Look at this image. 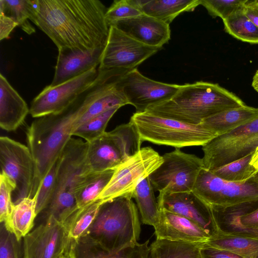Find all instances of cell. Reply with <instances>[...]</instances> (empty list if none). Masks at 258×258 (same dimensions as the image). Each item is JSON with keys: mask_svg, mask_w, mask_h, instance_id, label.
<instances>
[{"mask_svg": "<svg viewBox=\"0 0 258 258\" xmlns=\"http://www.w3.org/2000/svg\"><path fill=\"white\" fill-rule=\"evenodd\" d=\"M192 191L209 207L225 208L258 200V182L254 176L240 182L225 180L204 168Z\"/></svg>", "mask_w": 258, "mask_h": 258, "instance_id": "cell-10", "label": "cell"}, {"mask_svg": "<svg viewBox=\"0 0 258 258\" xmlns=\"http://www.w3.org/2000/svg\"><path fill=\"white\" fill-rule=\"evenodd\" d=\"M156 239L190 243H203L211 234L192 221L179 215L160 210L158 222L154 227Z\"/></svg>", "mask_w": 258, "mask_h": 258, "instance_id": "cell-20", "label": "cell"}, {"mask_svg": "<svg viewBox=\"0 0 258 258\" xmlns=\"http://www.w3.org/2000/svg\"><path fill=\"white\" fill-rule=\"evenodd\" d=\"M251 86L258 93V70L256 71L253 77Z\"/></svg>", "mask_w": 258, "mask_h": 258, "instance_id": "cell-46", "label": "cell"}, {"mask_svg": "<svg viewBox=\"0 0 258 258\" xmlns=\"http://www.w3.org/2000/svg\"><path fill=\"white\" fill-rule=\"evenodd\" d=\"M36 217L35 197L27 198L14 204L4 222L7 229L21 240L33 228Z\"/></svg>", "mask_w": 258, "mask_h": 258, "instance_id": "cell-26", "label": "cell"}, {"mask_svg": "<svg viewBox=\"0 0 258 258\" xmlns=\"http://www.w3.org/2000/svg\"><path fill=\"white\" fill-rule=\"evenodd\" d=\"M253 153L214 169V175L225 180L243 181L253 176L257 172L250 164Z\"/></svg>", "mask_w": 258, "mask_h": 258, "instance_id": "cell-34", "label": "cell"}, {"mask_svg": "<svg viewBox=\"0 0 258 258\" xmlns=\"http://www.w3.org/2000/svg\"><path fill=\"white\" fill-rule=\"evenodd\" d=\"M30 108L6 78L0 75V126L7 132L16 130L24 122Z\"/></svg>", "mask_w": 258, "mask_h": 258, "instance_id": "cell-21", "label": "cell"}, {"mask_svg": "<svg viewBox=\"0 0 258 258\" xmlns=\"http://www.w3.org/2000/svg\"><path fill=\"white\" fill-rule=\"evenodd\" d=\"M133 248L117 253L110 252L88 236L83 235L77 239L70 238L65 253L69 258H127Z\"/></svg>", "mask_w": 258, "mask_h": 258, "instance_id": "cell-27", "label": "cell"}, {"mask_svg": "<svg viewBox=\"0 0 258 258\" xmlns=\"http://www.w3.org/2000/svg\"><path fill=\"white\" fill-rule=\"evenodd\" d=\"M149 177L142 180L133 193L143 223L153 226L158 222L160 210Z\"/></svg>", "mask_w": 258, "mask_h": 258, "instance_id": "cell-29", "label": "cell"}, {"mask_svg": "<svg viewBox=\"0 0 258 258\" xmlns=\"http://www.w3.org/2000/svg\"><path fill=\"white\" fill-rule=\"evenodd\" d=\"M56 175V162L44 177L35 196L37 216L47 207L52 198L55 187Z\"/></svg>", "mask_w": 258, "mask_h": 258, "instance_id": "cell-37", "label": "cell"}, {"mask_svg": "<svg viewBox=\"0 0 258 258\" xmlns=\"http://www.w3.org/2000/svg\"><path fill=\"white\" fill-rule=\"evenodd\" d=\"M200 5L201 0H144L141 11L169 25L179 14L193 11Z\"/></svg>", "mask_w": 258, "mask_h": 258, "instance_id": "cell-25", "label": "cell"}, {"mask_svg": "<svg viewBox=\"0 0 258 258\" xmlns=\"http://www.w3.org/2000/svg\"><path fill=\"white\" fill-rule=\"evenodd\" d=\"M246 104L218 84L199 81L180 85L169 99L149 107L146 111L192 125L221 112Z\"/></svg>", "mask_w": 258, "mask_h": 258, "instance_id": "cell-2", "label": "cell"}, {"mask_svg": "<svg viewBox=\"0 0 258 258\" xmlns=\"http://www.w3.org/2000/svg\"><path fill=\"white\" fill-rule=\"evenodd\" d=\"M23 239L22 258H58L70 239L64 226L52 218L34 225Z\"/></svg>", "mask_w": 258, "mask_h": 258, "instance_id": "cell-16", "label": "cell"}, {"mask_svg": "<svg viewBox=\"0 0 258 258\" xmlns=\"http://www.w3.org/2000/svg\"><path fill=\"white\" fill-rule=\"evenodd\" d=\"M157 201L160 210H166L185 217L211 235L214 233L215 223L210 209L193 191L159 192Z\"/></svg>", "mask_w": 258, "mask_h": 258, "instance_id": "cell-17", "label": "cell"}, {"mask_svg": "<svg viewBox=\"0 0 258 258\" xmlns=\"http://www.w3.org/2000/svg\"><path fill=\"white\" fill-rule=\"evenodd\" d=\"M112 26L130 37L150 46L162 48L170 39L169 25L144 13L118 20L110 26Z\"/></svg>", "mask_w": 258, "mask_h": 258, "instance_id": "cell-19", "label": "cell"}, {"mask_svg": "<svg viewBox=\"0 0 258 258\" xmlns=\"http://www.w3.org/2000/svg\"><path fill=\"white\" fill-rule=\"evenodd\" d=\"M115 169L90 172L81 181L77 189L76 199L79 209L96 201L110 180Z\"/></svg>", "mask_w": 258, "mask_h": 258, "instance_id": "cell-30", "label": "cell"}, {"mask_svg": "<svg viewBox=\"0 0 258 258\" xmlns=\"http://www.w3.org/2000/svg\"><path fill=\"white\" fill-rule=\"evenodd\" d=\"M130 121L135 126L143 142L177 149L203 146L217 136L202 124H189L147 111L136 112Z\"/></svg>", "mask_w": 258, "mask_h": 258, "instance_id": "cell-6", "label": "cell"}, {"mask_svg": "<svg viewBox=\"0 0 258 258\" xmlns=\"http://www.w3.org/2000/svg\"><path fill=\"white\" fill-rule=\"evenodd\" d=\"M200 252L202 258H243L227 250L213 247L202 243Z\"/></svg>", "mask_w": 258, "mask_h": 258, "instance_id": "cell-41", "label": "cell"}, {"mask_svg": "<svg viewBox=\"0 0 258 258\" xmlns=\"http://www.w3.org/2000/svg\"><path fill=\"white\" fill-rule=\"evenodd\" d=\"M162 157L163 163L149 176L154 188L170 193L192 191L204 168L202 158L177 148Z\"/></svg>", "mask_w": 258, "mask_h": 258, "instance_id": "cell-9", "label": "cell"}, {"mask_svg": "<svg viewBox=\"0 0 258 258\" xmlns=\"http://www.w3.org/2000/svg\"><path fill=\"white\" fill-rule=\"evenodd\" d=\"M98 74L96 68L61 84L46 86L31 102L29 113L37 118L62 112L93 83Z\"/></svg>", "mask_w": 258, "mask_h": 258, "instance_id": "cell-14", "label": "cell"}, {"mask_svg": "<svg viewBox=\"0 0 258 258\" xmlns=\"http://www.w3.org/2000/svg\"><path fill=\"white\" fill-rule=\"evenodd\" d=\"M202 243H190L156 239L151 245V258H202Z\"/></svg>", "mask_w": 258, "mask_h": 258, "instance_id": "cell-31", "label": "cell"}, {"mask_svg": "<svg viewBox=\"0 0 258 258\" xmlns=\"http://www.w3.org/2000/svg\"><path fill=\"white\" fill-rule=\"evenodd\" d=\"M133 194L103 203L84 234L112 253L133 248L138 244L141 227Z\"/></svg>", "mask_w": 258, "mask_h": 258, "instance_id": "cell-5", "label": "cell"}, {"mask_svg": "<svg viewBox=\"0 0 258 258\" xmlns=\"http://www.w3.org/2000/svg\"><path fill=\"white\" fill-rule=\"evenodd\" d=\"M38 9L39 0H0V13L11 18L28 34L35 32L28 19L32 20Z\"/></svg>", "mask_w": 258, "mask_h": 258, "instance_id": "cell-28", "label": "cell"}, {"mask_svg": "<svg viewBox=\"0 0 258 258\" xmlns=\"http://www.w3.org/2000/svg\"><path fill=\"white\" fill-rule=\"evenodd\" d=\"M248 0H201L204 6L213 17H220L223 21L243 8Z\"/></svg>", "mask_w": 258, "mask_h": 258, "instance_id": "cell-36", "label": "cell"}, {"mask_svg": "<svg viewBox=\"0 0 258 258\" xmlns=\"http://www.w3.org/2000/svg\"><path fill=\"white\" fill-rule=\"evenodd\" d=\"M258 146V116L202 146L204 168L212 171L252 154Z\"/></svg>", "mask_w": 258, "mask_h": 258, "instance_id": "cell-8", "label": "cell"}, {"mask_svg": "<svg viewBox=\"0 0 258 258\" xmlns=\"http://www.w3.org/2000/svg\"><path fill=\"white\" fill-rule=\"evenodd\" d=\"M215 223L214 233L204 244L228 250L243 258H258V240L225 232Z\"/></svg>", "mask_w": 258, "mask_h": 258, "instance_id": "cell-23", "label": "cell"}, {"mask_svg": "<svg viewBox=\"0 0 258 258\" xmlns=\"http://www.w3.org/2000/svg\"><path fill=\"white\" fill-rule=\"evenodd\" d=\"M14 183L4 174H0V221L4 222L10 215L14 204L13 192Z\"/></svg>", "mask_w": 258, "mask_h": 258, "instance_id": "cell-40", "label": "cell"}, {"mask_svg": "<svg viewBox=\"0 0 258 258\" xmlns=\"http://www.w3.org/2000/svg\"><path fill=\"white\" fill-rule=\"evenodd\" d=\"M1 173L15 184L12 195L14 204L22 200L33 198L35 165L27 146L8 137H0Z\"/></svg>", "mask_w": 258, "mask_h": 258, "instance_id": "cell-12", "label": "cell"}, {"mask_svg": "<svg viewBox=\"0 0 258 258\" xmlns=\"http://www.w3.org/2000/svg\"><path fill=\"white\" fill-rule=\"evenodd\" d=\"M161 49L142 43L112 26L98 68L130 72Z\"/></svg>", "mask_w": 258, "mask_h": 258, "instance_id": "cell-13", "label": "cell"}, {"mask_svg": "<svg viewBox=\"0 0 258 258\" xmlns=\"http://www.w3.org/2000/svg\"><path fill=\"white\" fill-rule=\"evenodd\" d=\"M83 113L75 99L63 111L37 118L26 130V141L35 165L34 198L39 186L72 138L76 121Z\"/></svg>", "mask_w": 258, "mask_h": 258, "instance_id": "cell-3", "label": "cell"}, {"mask_svg": "<svg viewBox=\"0 0 258 258\" xmlns=\"http://www.w3.org/2000/svg\"><path fill=\"white\" fill-rule=\"evenodd\" d=\"M103 203L96 201L79 209L63 224L70 238L77 239L81 237L95 219L100 206Z\"/></svg>", "mask_w": 258, "mask_h": 258, "instance_id": "cell-33", "label": "cell"}, {"mask_svg": "<svg viewBox=\"0 0 258 258\" xmlns=\"http://www.w3.org/2000/svg\"><path fill=\"white\" fill-rule=\"evenodd\" d=\"M21 242L7 229L4 222H1L0 258H20Z\"/></svg>", "mask_w": 258, "mask_h": 258, "instance_id": "cell-39", "label": "cell"}, {"mask_svg": "<svg viewBox=\"0 0 258 258\" xmlns=\"http://www.w3.org/2000/svg\"><path fill=\"white\" fill-rule=\"evenodd\" d=\"M254 177L255 179V180L258 182V171L254 175Z\"/></svg>", "mask_w": 258, "mask_h": 258, "instance_id": "cell-48", "label": "cell"}, {"mask_svg": "<svg viewBox=\"0 0 258 258\" xmlns=\"http://www.w3.org/2000/svg\"><path fill=\"white\" fill-rule=\"evenodd\" d=\"M250 164L258 171V146L252 155Z\"/></svg>", "mask_w": 258, "mask_h": 258, "instance_id": "cell-45", "label": "cell"}, {"mask_svg": "<svg viewBox=\"0 0 258 258\" xmlns=\"http://www.w3.org/2000/svg\"><path fill=\"white\" fill-rule=\"evenodd\" d=\"M257 116L258 108L246 104L209 117L201 124L217 136H220L247 123Z\"/></svg>", "mask_w": 258, "mask_h": 258, "instance_id": "cell-24", "label": "cell"}, {"mask_svg": "<svg viewBox=\"0 0 258 258\" xmlns=\"http://www.w3.org/2000/svg\"><path fill=\"white\" fill-rule=\"evenodd\" d=\"M18 26L11 18L0 13V40L8 38L13 29Z\"/></svg>", "mask_w": 258, "mask_h": 258, "instance_id": "cell-42", "label": "cell"}, {"mask_svg": "<svg viewBox=\"0 0 258 258\" xmlns=\"http://www.w3.org/2000/svg\"><path fill=\"white\" fill-rule=\"evenodd\" d=\"M58 258H69L66 254L64 253L63 254L61 255Z\"/></svg>", "mask_w": 258, "mask_h": 258, "instance_id": "cell-47", "label": "cell"}, {"mask_svg": "<svg viewBox=\"0 0 258 258\" xmlns=\"http://www.w3.org/2000/svg\"><path fill=\"white\" fill-rule=\"evenodd\" d=\"M104 49H58L54 75L50 86H57L98 68Z\"/></svg>", "mask_w": 258, "mask_h": 258, "instance_id": "cell-18", "label": "cell"}, {"mask_svg": "<svg viewBox=\"0 0 258 258\" xmlns=\"http://www.w3.org/2000/svg\"><path fill=\"white\" fill-rule=\"evenodd\" d=\"M143 141L133 124H120L87 143L86 160L91 172L115 169L141 149Z\"/></svg>", "mask_w": 258, "mask_h": 258, "instance_id": "cell-7", "label": "cell"}, {"mask_svg": "<svg viewBox=\"0 0 258 258\" xmlns=\"http://www.w3.org/2000/svg\"><path fill=\"white\" fill-rule=\"evenodd\" d=\"M87 143L72 138L56 161L55 187L47 207L36 217L35 224L52 218L63 225L79 209L76 195L84 177L91 172L86 160Z\"/></svg>", "mask_w": 258, "mask_h": 258, "instance_id": "cell-4", "label": "cell"}, {"mask_svg": "<svg viewBox=\"0 0 258 258\" xmlns=\"http://www.w3.org/2000/svg\"><path fill=\"white\" fill-rule=\"evenodd\" d=\"M240 221L244 226L258 229V208L250 213L241 216Z\"/></svg>", "mask_w": 258, "mask_h": 258, "instance_id": "cell-44", "label": "cell"}, {"mask_svg": "<svg viewBox=\"0 0 258 258\" xmlns=\"http://www.w3.org/2000/svg\"><path fill=\"white\" fill-rule=\"evenodd\" d=\"M142 14V12L133 4L131 0H115L107 9L105 20L110 27L118 20Z\"/></svg>", "mask_w": 258, "mask_h": 258, "instance_id": "cell-38", "label": "cell"}, {"mask_svg": "<svg viewBox=\"0 0 258 258\" xmlns=\"http://www.w3.org/2000/svg\"><path fill=\"white\" fill-rule=\"evenodd\" d=\"M243 8L223 21L224 30L241 41L258 44V27L245 14Z\"/></svg>", "mask_w": 258, "mask_h": 258, "instance_id": "cell-32", "label": "cell"}, {"mask_svg": "<svg viewBox=\"0 0 258 258\" xmlns=\"http://www.w3.org/2000/svg\"><path fill=\"white\" fill-rule=\"evenodd\" d=\"M163 162L162 156L150 147H144L116 168L97 200L103 203L133 194L138 184L149 177Z\"/></svg>", "mask_w": 258, "mask_h": 258, "instance_id": "cell-11", "label": "cell"}, {"mask_svg": "<svg viewBox=\"0 0 258 258\" xmlns=\"http://www.w3.org/2000/svg\"><path fill=\"white\" fill-rule=\"evenodd\" d=\"M117 87L128 104L134 106L137 112H142L150 106L171 98L180 85L150 79L136 68L124 75L119 80Z\"/></svg>", "mask_w": 258, "mask_h": 258, "instance_id": "cell-15", "label": "cell"}, {"mask_svg": "<svg viewBox=\"0 0 258 258\" xmlns=\"http://www.w3.org/2000/svg\"><path fill=\"white\" fill-rule=\"evenodd\" d=\"M119 108H112L89 119L76 128L73 136L81 137L86 142L98 138L106 132L109 121Z\"/></svg>", "mask_w": 258, "mask_h": 258, "instance_id": "cell-35", "label": "cell"}, {"mask_svg": "<svg viewBox=\"0 0 258 258\" xmlns=\"http://www.w3.org/2000/svg\"><path fill=\"white\" fill-rule=\"evenodd\" d=\"M243 10L247 17L258 27V0H248Z\"/></svg>", "mask_w": 258, "mask_h": 258, "instance_id": "cell-43", "label": "cell"}, {"mask_svg": "<svg viewBox=\"0 0 258 258\" xmlns=\"http://www.w3.org/2000/svg\"><path fill=\"white\" fill-rule=\"evenodd\" d=\"M209 208L214 221L222 230L258 240V229L244 226L240 221L241 216L258 208V200L225 208Z\"/></svg>", "mask_w": 258, "mask_h": 258, "instance_id": "cell-22", "label": "cell"}, {"mask_svg": "<svg viewBox=\"0 0 258 258\" xmlns=\"http://www.w3.org/2000/svg\"><path fill=\"white\" fill-rule=\"evenodd\" d=\"M106 11L99 0H39L32 22L58 49H104L110 29Z\"/></svg>", "mask_w": 258, "mask_h": 258, "instance_id": "cell-1", "label": "cell"}]
</instances>
